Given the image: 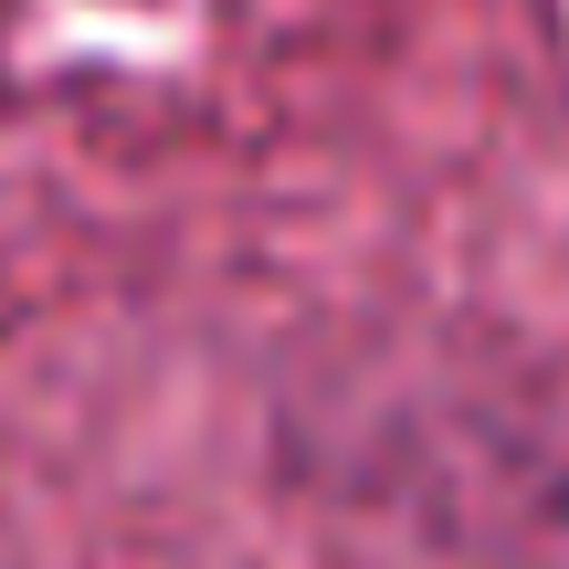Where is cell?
Returning a JSON list of instances; mask_svg holds the SVG:
<instances>
[{
  "mask_svg": "<svg viewBox=\"0 0 569 569\" xmlns=\"http://www.w3.org/2000/svg\"><path fill=\"white\" fill-rule=\"evenodd\" d=\"M559 528H569V486H559Z\"/></svg>",
  "mask_w": 569,
  "mask_h": 569,
  "instance_id": "obj_1",
  "label": "cell"
}]
</instances>
